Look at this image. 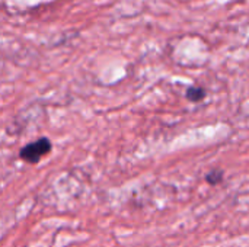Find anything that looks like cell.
Masks as SVG:
<instances>
[{
  "instance_id": "obj_1",
  "label": "cell",
  "mask_w": 249,
  "mask_h": 247,
  "mask_svg": "<svg viewBox=\"0 0 249 247\" xmlns=\"http://www.w3.org/2000/svg\"><path fill=\"white\" fill-rule=\"evenodd\" d=\"M50 151H51V141L48 138H39L38 141H34L26 147H23L20 150V157L28 163H36Z\"/></svg>"
},
{
  "instance_id": "obj_2",
  "label": "cell",
  "mask_w": 249,
  "mask_h": 247,
  "mask_svg": "<svg viewBox=\"0 0 249 247\" xmlns=\"http://www.w3.org/2000/svg\"><path fill=\"white\" fill-rule=\"evenodd\" d=\"M204 96H206V92L201 87H190L187 90V98L191 102H200L201 99H204Z\"/></svg>"
},
{
  "instance_id": "obj_3",
  "label": "cell",
  "mask_w": 249,
  "mask_h": 247,
  "mask_svg": "<svg viewBox=\"0 0 249 247\" xmlns=\"http://www.w3.org/2000/svg\"><path fill=\"white\" fill-rule=\"evenodd\" d=\"M222 179H223V172H222V170H212V172L207 173V176H206V181H207L210 185L220 183Z\"/></svg>"
}]
</instances>
